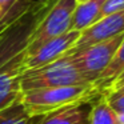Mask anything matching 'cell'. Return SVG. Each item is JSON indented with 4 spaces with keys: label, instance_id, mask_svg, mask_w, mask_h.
<instances>
[{
    "label": "cell",
    "instance_id": "cell-1",
    "mask_svg": "<svg viewBox=\"0 0 124 124\" xmlns=\"http://www.w3.org/2000/svg\"><path fill=\"white\" fill-rule=\"evenodd\" d=\"M56 0H32L0 33V109L20 99L24 60L39 23Z\"/></svg>",
    "mask_w": 124,
    "mask_h": 124
},
{
    "label": "cell",
    "instance_id": "cell-2",
    "mask_svg": "<svg viewBox=\"0 0 124 124\" xmlns=\"http://www.w3.org/2000/svg\"><path fill=\"white\" fill-rule=\"evenodd\" d=\"M103 95L104 92L96 84L89 83L27 91L20 95V103L27 115L31 119H36L67 108L92 104Z\"/></svg>",
    "mask_w": 124,
    "mask_h": 124
},
{
    "label": "cell",
    "instance_id": "cell-3",
    "mask_svg": "<svg viewBox=\"0 0 124 124\" xmlns=\"http://www.w3.org/2000/svg\"><path fill=\"white\" fill-rule=\"evenodd\" d=\"M79 84L89 83L83 78L78 67L72 63L71 57L68 55H64L47 65L23 72L20 80V89L23 93L33 89L79 85Z\"/></svg>",
    "mask_w": 124,
    "mask_h": 124
},
{
    "label": "cell",
    "instance_id": "cell-4",
    "mask_svg": "<svg viewBox=\"0 0 124 124\" xmlns=\"http://www.w3.org/2000/svg\"><path fill=\"white\" fill-rule=\"evenodd\" d=\"M124 33L100 43L92 44L79 51H71L65 55L71 57L72 63L78 67L83 78L88 83H96L105 68L109 65L120 46Z\"/></svg>",
    "mask_w": 124,
    "mask_h": 124
},
{
    "label": "cell",
    "instance_id": "cell-5",
    "mask_svg": "<svg viewBox=\"0 0 124 124\" xmlns=\"http://www.w3.org/2000/svg\"><path fill=\"white\" fill-rule=\"evenodd\" d=\"M76 6V0H56L43 20L39 23L28 46L27 55L35 52L44 43L71 31L72 16Z\"/></svg>",
    "mask_w": 124,
    "mask_h": 124
},
{
    "label": "cell",
    "instance_id": "cell-6",
    "mask_svg": "<svg viewBox=\"0 0 124 124\" xmlns=\"http://www.w3.org/2000/svg\"><path fill=\"white\" fill-rule=\"evenodd\" d=\"M79 36H80L79 31H68L64 35L44 43L35 52L28 54L25 56L24 67H23L24 72L30 70L40 68L43 65H47L49 63L55 62V60H57L59 57L64 56L68 51H71L73 48Z\"/></svg>",
    "mask_w": 124,
    "mask_h": 124
},
{
    "label": "cell",
    "instance_id": "cell-7",
    "mask_svg": "<svg viewBox=\"0 0 124 124\" xmlns=\"http://www.w3.org/2000/svg\"><path fill=\"white\" fill-rule=\"evenodd\" d=\"M121 33H124V9L103 16L93 25L81 31L78 41L71 51H79V49L85 48L92 44L116 38Z\"/></svg>",
    "mask_w": 124,
    "mask_h": 124
},
{
    "label": "cell",
    "instance_id": "cell-8",
    "mask_svg": "<svg viewBox=\"0 0 124 124\" xmlns=\"http://www.w3.org/2000/svg\"><path fill=\"white\" fill-rule=\"evenodd\" d=\"M92 104L62 109L41 117L33 119L32 124H89V112Z\"/></svg>",
    "mask_w": 124,
    "mask_h": 124
},
{
    "label": "cell",
    "instance_id": "cell-9",
    "mask_svg": "<svg viewBox=\"0 0 124 124\" xmlns=\"http://www.w3.org/2000/svg\"><path fill=\"white\" fill-rule=\"evenodd\" d=\"M105 0H87L85 3L78 4L72 16L71 31H81L93 25L101 19V11Z\"/></svg>",
    "mask_w": 124,
    "mask_h": 124
},
{
    "label": "cell",
    "instance_id": "cell-10",
    "mask_svg": "<svg viewBox=\"0 0 124 124\" xmlns=\"http://www.w3.org/2000/svg\"><path fill=\"white\" fill-rule=\"evenodd\" d=\"M124 71V38L121 40L120 46H119L117 51H116L115 56H113L112 62L109 63L105 71L101 73V76L99 78V80L96 81V85L101 89L103 92H105L108 89V87L112 84V81L120 75Z\"/></svg>",
    "mask_w": 124,
    "mask_h": 124
},
{
    "label": "cell",
    "instance_id": "cell-11",
    "mask_svg": "<svg viewBox=\"0 0 124 124\" xmlns=\"http://www.w3.org/2000/svg\"><path fill=\"white\" fill-rule=\"evenodd\" d=\"M89 124H119V117L104 99V95L92 103Z\"/></svg>",
    "mask_w": 124,
    "mask_h": 124
},
{
    "label": "cell",
    "instance_id": "cell-12",
    "mask_svg": "<svg viewBox=\"0 0 124 124\" xmlns=\"http://www.w3.org/2000/svg\"><path fill=\"white\" fill-rule=\"evenodd\" d=\"M33 119L27 115L20 99L7 108L0 109V124H32Z\"/></svg>",
    "mask_w": 124,
    "mask_h": 124
},
{
    "label": "cell",
    "instance_id": "cell-13",
    "mask_svg": "<svg viewBox=\"0 0 124 124\" xmlns=\"http://www.w3.org/2000/svg\"><path fill=\"white\" fill-rule=\"evenodd\" d=\"M32 0H0V24L22 12Z\"/></svg>",
    "mask_w": 124,
    "mask_h": 124
},
{
    "label": "cell",
    "instance_id": "cell-14",
    "mask_svg": "<svg viewBox=\"0 0 124 124\" xmlns=\"http://www.w3.org/2000/svg\"><path fill=\"white\" fill-rule=\"evenodd\" d=\"M104 99L117 116L124 115V92L105 91L104 92Z\"/></svg>",
    "mask_w": 124,
    "mask_h": 124
},
{
    "label": "cell",
    "instance_id": "cell-15",
    "mask_svg": "<svg viewBox=\"0 0 124 124\" xmlns=\"http://www.w3.org/2000/svg\"><path fill=\"white\" fill-rule=\"evenodd\" d=\"M124 9V0H105L101 11V17Z\"/></svg>",
    "mask_w": 124,
    "mask_h": 124
},
{
    "label": "cell",
    "instance_id": "cell-16",
    "mask_svg": "<svg viewBox=\"0 0 124 124\" xmlns=\"http://www.w3.org/2000/svg\"><path fill=\"white\" fill-rule=\"evenodd\" d=\"M124 84V71L120 73V75L117 76V78L115 79V80L112 81V84H111L109 87H108V89H113V88H117V87H120V85H123ZM107 89V91H108Z\"/></svg>",
    "mask_w": 124,
    "mask_h": 124
},
{
    "label": "cell",
    "instance_id": "cell-17",
    "mask_svg": "<svg viewBox=\"0 0 124 124\" xmlns=\"http://www.w3.org/2000/svg\"><path fill=\"white\" fill-rule=\"evenodd\" d=\"M27 7H28V6H27ZM27 7H25V8H27ZM25 8H24V9H25ZM24 9H23V11H24ZM23 11H22V12H23ZM19 14H20V12H19ZM19 14H16V15H15V16H12V17H9V19H8V20H6V22H4V23H1V24H0V33L3 32V31H4V30H6V28H7V27H8V25H9V24H11V23H12V22H14V20H15V19H16V17H17V16H19Z\"/></svg>",
    "mask_w": 124,
    "mask_h": 124
},
{
    "label": "cell",
    "instance_id": "cell-18",
    "mask_svg": "<svg viewBox=\"0 0 124 124\" xmlns=\"http://www.w3.org/2000/svg\"><path fill=\"white\" fill-rule=\"evenodd\" d=\"M108 91H120V92H124V84L120 87H117V88H113V89H108Z\"/></svg>",
    "mask_w": 124,
    "mask_h": 124
},
{
    "label": "cell",
    "instance_id": "cell-19",
    "mask_svg": "<svg viewBox=\"0 0 124 124\" xmlns=\"http://www.w3.org/2000/svg\"><path fill=\"white\" fill-rule=\"evenodd\" d=\"M119 124H124V115H119Z\"/></svg>",
    "mask_w": 124,
    "mask_h": 124
},
{
    "label": "cell",
    "instance_id": "cell-20",
    "mask_svg": "<svg viewBox=\"0 0 124 124\" xmlns=\"http://www.w3.org/2000/svg\"><path fill=\"white\" fill-rule=\"evenodd\" d=\"M87 0H76V4H81V3H85Z\"/></svg>",
    "mask_w": 124,
    "mask_h": 124
}]
</instances>
